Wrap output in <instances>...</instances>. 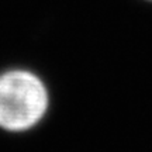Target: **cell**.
<instances>
[{"label":"cell","mask_w":152,"mask_h":152,"mask_svg":"<svg viewBox=\"0 0 152 152\" xmlns=\"http://www.w3.org/2000/svg\"><path fill=\"white\" fill-rule=\"evenodd\" d=\"M48 109V92L33 72L14 69L0 75V127L26 131L38 124Z\"/></svg>","instance_id":"1"}]
</instances>
